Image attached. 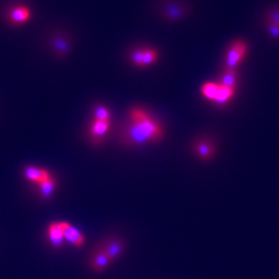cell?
Segmentation results:
<instances>
[{"mask_svg": "<svg viewBox=\"0 0 279 279\" xmlns=\"http://www.w3.org/2000/svg\"><path fill=\"white\" fill-rule=\"evenodd\" d=\"M164 136L162 123L142 107H133L119 128V141L130 147H141L158 143Z\"/></svg>", "mask_w": 279, "mask_h": 279, "instance_id": "obj_1", "label": "cell"}, {"mask_svg": "<svg viewBox=\"0 0 279 279\" xmlns=\"http://www.w3.org/2000/svg\"><path fill=\"white\" fill-rule=\"evenodd\" d=\"M248 45L243 40H235L229 47L225 58L224 68H236L246 56Z\"/></svg>", "mask_w": 279, "mask_h": 279, "instance_id": "obj_2", "label": "cell"}, {"mask_svg": "<svg viewBox=\"0 0 279 279\" xmlns=\"http://www.w3.org/2000/svg\"><path fill=\"white\" fill-rule=\"evenodd\" d=\"M111 128V121H100L92 119L88 126V136L94 145H100L106 138Z\"/></svg>", "mask_w": 279, "mask_h": 279, "instance_id": "obj_3", "label": "cell"}, {"mask_svg": "<svg viewBox=\"0 0 279 279\" xmlns=\"http://www.w3.org/2000/svg\"><path fill=\"white\" fill-rule=\"evenodd\" d=\"M31 10L27 6L19 5L11 8L6 14V21L13 27L22 26L31 19Z\"/></svg>", "mask_w": 279, "mask_h": 279, "instance_id": "obj_4", "label": "cell"}, {"mask_svg": "<svg viewBox=\"0 0 279 279\" xmlns=\"http://www.w3.org/2000/svg\"><path fill=\"white\" fill-rule=\"evenodd\" d=\"M192 149L194 154L203 161H209L210 159H212L216 152L214 143L210 138H207V137H202L197 140L193 144Z\"/></svg>", "mask_w": 279, "mask_h": 279, "instance_id": "obj_5", "label": "cell"}, {"mask_svg": "<svg viewBox=\"0 0 279 279\" xmlns=\"http://www.w3.org/2000/svg\"><path fill=\"white\" fill-rule=\"evenodd\" d=\"M99 247L106 253L109 259L113 262L124 253L125 242L118 238H110L99 244Z\"/></svg>", "mask_w": 279, "mask_h": 279, "instance_id": "obj_6", "label": "cell"}, {"mask_svg": "<svg viewBox=\"0 0 279 279\" xmlns=\"http://www.w3.org/2000/svg\"><path fill=\"white\" fill-rule=\"evenodd\" d=\"M60 229L63 234V238L68 242L71 243L72 245L76 247H82L85 244V236L74 226L69 225L68 222L61 221L59 222Z\"/></svg>", "mask_w": 279, "mask_h": 279, "instance_id": "obj_7", "label": "cell"}, {"mask_svg": "<svg viewBox=\"0 0 279 279\" xmlns=\"http://www.w3.org/2000/svg\"><path fill=\"white\" fill-rule=\"evenodd\" d=\"M24 177L29 181L40 184L49 179L51 177V174L46 169L29 165L24 169Z\"/></svg>", "mask_w": 279, "mask_h": 279, "instance_id": "obj_8", "label": "cell"}, {"mask_svg": "<svg viewBox=\"0 0 279 279\" xmlns=\"http://www.w3.org/2000/svg\"><path fill=\"white\" fill-rule=\"evenodd\" d=\"M111 263L112 261L98 245L96 249L92 253V258H91L92 269L96 272H102L103 270H106L110 266Z\"/></svg>", "mask_w": 279, "mask_h": 279, "instance_id": "obj_9", "label": "cell"}, {"mask_svg": "<svg viewBox=\"0 0 279 279\" xmlns=\"http://www.w3.org/2000/svg\"><path fill=\"white\" fill-rule=\"evenodd\" d=\"M51 45L54 53L59 57L66 56L69 50H71V43H69L68 38L60 33H57L52 37Z\"/></svg>", "mask_w": 279, "mask_h": 279, "instance_id": "obj_10", "label": "cell"}, {"mask_svg": "<svg viewBox=\"0 0 279 279\" xmlns=\"http://www.w3.org/2000/svg\"><path fill=\"white\" fill-rule=\"evenodd\" d=\"M48 239L54 247H60L63 243V234L60 229L59 222H53L48 227Z\"/></svg>", "mask_w": 279, "mask_h": 279, "instance_id": "obj_11", "label": "cell"}, {"mask_svg": "<svg viewBox=\"0 0 279 279\" xmlns=\"http://www.w3.org/2000/svg\"><path fill=\"white\" fill-rule=\"evenodd\" d=\"M239 74L236 68H224L220 84L230 88L236 89L238 84Z\"/></svg>", "mask_w": 279, "mask_h": 279, "instance_id": "obj_12", "label": "cell"}, {"mask_svg": "<svg viewBox=\"0 0 279 279\" xmlns=\"http://www.w3.org/2000/svg\"><path fill=\"white\" fill-rule=\"evenodd\" d=\"M235 92H236V89L230 88V87H227V86H224V85L219 84V89H218L217 95L215 97V100L213 102L216 103L217 106L222 107L234 97Z\"/></svg>", "mask_w": 279, "mask_h": 279, "instance_id": "obj_13", "label": "cell"}, {"mask_svg": "<svg viewBox=\"0 0 279 279\" xmlns=\"http://www.w3.org/2000/svg\"><path fill=\"white\" fill-rule=\"evenodd\" d=\"M186 12H187V8H185V6L181 4H175V6H173V4H170L169 10L165 11L164 13V18L170 21L178 20L183 18Z\"/></svg>", "mask_w": 279, "mask_h": 279, "instance_id": "obj_14", "label": "cell"}, {"mask_svg": "<svg viewBox=\"0 0 279 279\" xmlns=\"http://www.w3.org/2000/svg\"><path fill=\"white\" fill-rule=\"evenodd\" d=\"M219 89V84L213 82H207L201 87V93L206 99L214 101Z\"/></svg>", "mask_w": 279, "mask_h": 279, "instance_id": "obj_15", "label": "cell"}, {"mask_svg": "<svg viewBox=\"0 0 279 279\" xmlns=\"http://www.w3.org/2000/svg\"><path fill=\"white\" fill-rule=\"evenodd\" d=\"M55 187H56V181L51 176L49 179L39 184V192L43 199L47 200V199H50V197L53 194Z\"/></svg>", "mask_w": 279, "mask_h": 279, "instance_id": "obj_16", "label": "cell"}, {"mask_svg": "<svg viewBox=\"0 0 279 279\" xmlns=\"http://www.w3.org/2000/svg\"><path fill=\"white\" fill-rule=\"evenodd\" d=\"M158 59V52L153 48H144V55L142 61V68H146L153 63L156 62Z\"/></svg>", "mask_w": 279, "mask_h": 279, "instance_id": "obj_17", "label": "cell"}, {"mask_svg": "<svg viewBox=\"0 0 279 279\" xmlns=\"http://www.w3.org/2000/svg\"><path fill=\"white\" fill-rule=\"evenodd\" d=\"M92 119L100 121H111V112L107 107L102 106V104H98V106L93 109Z\"/></svg>", "mask_w": 279, "mask_h": 279, "instance_id": "obj_18", "label": "cell"}, {"mask_svg": "<svg viewBox=\"0 0 279 279\" xmlns=\"http://www.w3.org/2000/svg\"><path fill=\"white\" fill-rule=\"evenodd\" d=\"M144 55V48H134L128 55L129 61L138 68H142V61Z\"/></svg>", "mask_w": 279, "mask_h": 279, "instance_id": "obj_19", "label": "cell"}, {"mask_svg": "<svg viewBox=\"0 0 279 279\" xmlns=\"http://www.w3.org/2000/svg\"><path fill=\"white\" fill-rule=\"evenodd\" d=\"M265 20H266V23L279 25V7H275V8L271 9L267 13Z\"/></svg>", "mask_w": 279, "mask_h": 279, "instance_id": "obj_20", "label": "cell"}, {"mask_svg": "<svg viewBox=\"0 0 279 279\" xmlns=\"http://www.w3.org/2000/svg\"><path fill=\"white\" fill-rule=\"evenodd\" d=\"M266 25L269 33L271 34V37L275 39H279V25L271 24V23H266Z\"/></svg>", "mask_w": 279, "mask_h": 279, "instance_id": "obj_21", "label": "cell"}]
</instances>
